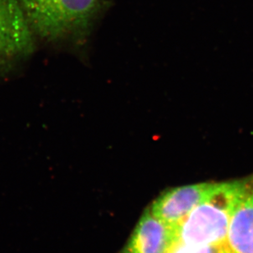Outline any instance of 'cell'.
I'll list each match as a JSON object with an SVG mask.
<instances>
[{"label": "cell", "instance_id": "obj_6", "mask_svg": "<svg viewBox=\"0 0 253 253\" xmlns=\"http://www.w3.org/2000/svg\"><path fill=\"white\" fill-rule=\"evenodd\" d=\"M177 241L176 228L147 210L136 224L123 253H168Z\"/></svg>", "mask_w": 253, "mask_h": 253}, {"label": "cell", "instance_id": "obj_2", "mask_svg": "<svg viewBox=\"0 0 253 253\" xmlns=\"http://www.w3.org/2000/svg\"><path fill=\"white\" fill-rule=\"evenodd\" d=\"M240 179L214 183L208 196L176 229L177 241L190 246L226 244Z\"/></svg>", "mask_w": 253, "mask_h": 253}, {"label": "cell", "instance_id": "obj_1", "mask_svg": "<svg viewBox=\"0 0 253 253\" xmlns=\"http://www.w3.org/2000/svg\"><path fill=\"white\" fill-rule=\"evenodd\" d=\"M33 32L48 41L80 43L108 8L106 0H18Z\"/></svg>", "mask_w": 253, "mask_h": 253}, {"label": "cell", "instance_id": "obj_7", "mask_svg": "<svg viewBox=\"0 0 253 253\" xmlns=\"http://www.w3.org/2000/svg\"><path fill=\"white\" fill-rule=\"evenodd\" d=\"M168 253H229L226 244L209 246H190L176 241Z\"/></svg>", "mask_w": 253, "mask_h": 253}, {"label": "cell", "instance_id": "obj_3", "mask_svg": "<svg viewBox=\"0 0 253 253\" xmlns=\"http://www.w3.org/2000/svg\"><path fill=\"white\" fill-rule=\"evenodd\" d=\"M33 31L18 0H0V68L34 50Z\"/></svg>", "mask_w": 253, "mask_h": 253}, {"label": "cell", "instance_id": "obj_5", "mask_svg": "<svg viewBox=\"0 0 253 253\" xmlns=\"http://www.w3.org/2000/svg\"><path fill=\"white\" fill-rule=\"evenodd\" d=\"M226 246L229 253H253V174L240 179Z\"/></svg>", "mask_w": 253, "mask_h": 253}, {"label": "cell", "instance_id": "obj_4", "mask_svg": "<svg viewBox=\"0 0 253 253\" xmlns=\"http://www.w3.org/2000/svg\"><path fill=\"white\" fill-rule=\"evenodd\" d=\"M214 183L181 186L163 192L149 208L150 211L170 226L176 228L208 196Z\"/></svg>", "mask_w": 253, "mask_h": 253}]
</instances>
